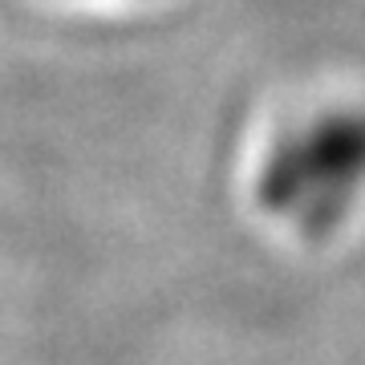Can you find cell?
Masks as SVG:
<instances>
[{"instance_id":"cell-1","label":"cell","mask_w":365,"mask_h":365,"mask_svg":"<svg viewBox=\"0 0 365 365\" xmlns=\"http://www.w3.org/2000/svg\"><path fill=\"white\" fill-rule=\"evenodd\" d=\"M365 199V110L329 106L272 138L256 170V203L292 232L333 235Z\"/></svg>"}]
</instances>
